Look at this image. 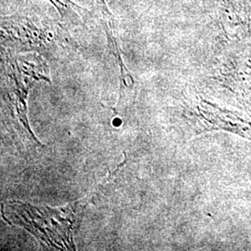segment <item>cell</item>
<instances>
[{"label": "cell", "mask_w": 251, "mask_h": 251, "mask_svg": "<svg viewBox=\"0 0 251 251\" xmlns=\"http://www.w3.org/2000/svg\"><path fill=\"white\" fill-rule=\"evenodd\" d=\"M67 27L61 19L58 21L34 12L2 13V49H8V51L47 52L67 40Z\"/></svg>", "instance_id": "obj_1"}, {"label": "cell", "mask_w": 251, "mask_h": 251, "mask_svg": "<svg viewBox=\"0 0 251 251\" xmlns=\"http://www.w3.org/2000/svg\"><path fill=\"white\" fill-rule=\"evenodd\" d=\"M86 198L64 208L52 209L50 207H36L29 204L16 202L15 220L21 226L30 231L36 237L53 247H65L75 250L73 244V227L78 223V209L86 204Z\"/></svg>", "instance_id": "obj_2"}, {"label": "cell", "mask_w": 251, "mask_h": 251, "mask_svg": "<svg viewBox=\"0 0 251 251\" xmlns=\"http://www.w3.org/2000/svg\"><path fill=\"white\" fill-rule=\"evenodd\" d=\"M3 83L10 102L25 106L27 93L40 80H50L48 65L37 53L15 54L6 51L3 57Z\"/></svg>", "instance_id": "obj_3"}, {"label": "cell", "mask_w": 251, "mask_h": 251, "mask_svg": "<svg viewBox=\"0 0 251 251\" xmlns=\"http://www.w3.org/2000/svg\"><path fill=\"white\" fill-rule=\"evenodd\" d=\"M208 106H198L199 117L204 121L206 127L211 129H224L239 135L251 141V122L241 119L240 123L232 122V119L225 110L207 102Z\"/></svg>", "instance_id": "obj_4"}, {"label": "cell", "mask_w": 251, "mask_h": 251, "mask_svg": "<svg viewBox=\"0 0 251 251\" xmlns=\"http://www.w3.org/2000/svg\"><path fill=\"white\" fill-rule=\"evenodd\" d=\"M57 10L60 19L67 26H78L89 23L92 16L90 11L72 0H47Z\"/></svg>", "instance_id": "obj_5"}, {"label": "cell", "mask_w": 251, "mask_h": 251, "mask_svg": "<svg viewBox=\"0 0 251 251\" xmlns=\"http://www.w3.org/2000/svg\"><path fill=\"white\" fill-rule=\"evenodd\" d=\"M95 4L100 18L101 20V25L103 26L104 32L117 31L116 20L108 8L105 0H95Z\"/></svg>", "instance_id": "obj_6"}]
</instances>
